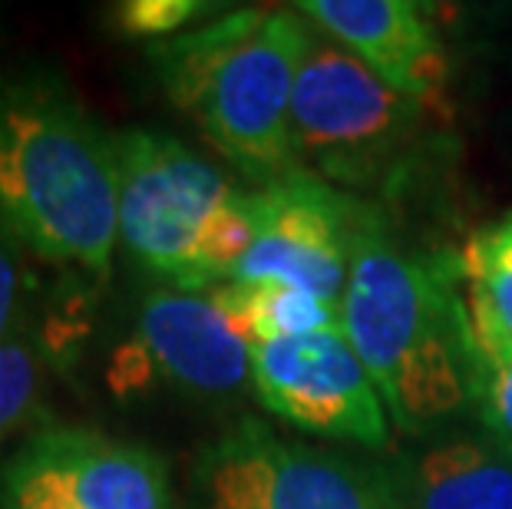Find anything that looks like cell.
Returning a JSON list of instances; mask_svg holds the SVG:
<instances>
[{"mask_svg":"<svg viewBox=\"0 0 512 509\" xmlns=\"http://www.w3.org/2000/svg\"><path fill=\"white\" fill-rule=\"evenodd\" d=\"M341 331L374 377L390 424L407 437H423L473 404L456 252H410L370 199L354 235Z\"/></svg>","mask_w":512,"mask_h":509,"instance_id":"6da1fadb","label":"cell"},{"mask_svg":"<svg viewBox=\"0 0 512 509\" xmlns=\"http://www.w3.org/2000/svg\"><path fill=\"white\" fill-rule=\"evenodd\" d=\"M0 229L43 262L110 278L119 245L116 133L43 67L0 77Z\"/></svg>","mask_w":512,"mask_h":509,"instance_id":"7a4b0ae2","label":"cell"},{"mask_svg":"<svg viewBox=\"0 0 512 509\" xmlns=\"http://www.w3.org/2000/svg\"><path fill=\"white\" fill-rule=\"evenodd\" d=\"M311 30L298 7H232L209 24L149 43L169 103L189 113L215 153L255 189L301 172L291 100Z\"/></svg>","mask_w":512,"mask_h":509,"instance_id":"3957f363","label":"cell"},{"mask_svg":"<svg viewBox=\"0 0 512 509\" xmlns=\"http://www.w3.org/2000/svg\"><path fill=\"white\" fill-rule=\"evenodd\" d=\"M119 245L179 291L232 281L252 248L248 192L159 129H119Z\"/></svg>","mask_w":512,"mask_h":509,"instance_id":"277c9868","label":"cell"},{"mask_svg":"<svg viewBox=\"0 0 512 509\" xmlns=\"http://www.w3.org/2000/svg\"><path fill=\"white\" fill-rule=\"evenodd\" d=\"M437 113L394 90L314 24L291 100L298 166L341 192L394 196L417 172Z\"/></svg>","mask_w":512,"mask_h":509,"instance_id":"5b68a950","label":"cell"},{"mask_svg":"<svg viewBox=\"0 0 512 509\" xmlns=\"http://www.w3.org/2000/svg\"><path fill=\"white\" fill-rule=\"evenodd\" d=\"M199 509H403L390 467L278 437L238 420L199 453Z\"/></svg>","mask_w":512,"mask_h":509,"instance_id":"8992f818","label":"cell"},{"mask_svg":"<svg viewBox=\"0 0 512 509\" xmlns=\"http://www.w3.org/2000/svg\"><path fill=\"white\" fill-rule=\"evenodd\" d=\"M252 334L222 301L219 288H156L139 305L133 331L106 364L116 397L172 391L195 400H228L252 381Z\"/></svg>","mask_w":512,"mask_h":509,"instance_id":"52a82bcc","label":"cell"},{"mask_svg":"<svg viewBox=\"0 0 512 509\" xmlns=\"http://www.w3.org/2000/svg\"><path fill=\"white\" fill-rule=\"evenodd\" d=\"M0 509H176V493L156 450L57 424L0 463Z\"/></svg>","mask_w":512,"mask_h":509,"instance_id":"ba28073f","label":"cell"},{"mask_svg":"<svg viewBox=\"0 0 512 509\" xmlns=\"http://www.w3.org/2000/svg\"><path fill=\"white\" fill-rule=\"evenodd\" d=\"M248 209L255 238L232 275L235 285H288L341 305L367 199L301 169L248 189Z\"/></svg>","mask_w":512,"mask_h":509,"instance_id":"9c48e42d","label":"cell"},{"mask_svg":"<svg viewBox=\"0 0 512 509\" xmlns=\"http://www.w3.org/2000/svg\"><path fill=\"white\" fill-rule=\"evenodd\" d=\"M252 387L268 414L304 433L351 440L364 450L390 443L384 397L344 331L258 341Z\"/></svg>","mask_w":512,"mask_h":509,"instance_id":"30bf717a","label":"cell"},{"mask_svg":"<svg viewBox=\"0 0 512 509\" xmlns=\"http://www.w3.org/2000/svg\"><path fill=\"white\" fill-rule=\"evenodd\" d=\"M298 10L394 90L450 116V57L433 17L413 0H304Z\"/></svg>","mask_w":512,"mask_h":509,"instance_id":"8fae6325","label":"cell"},{"mask_svg":"<svg viewBox=\"0 0 512 509\" xmlns=\"http://www.w3.org/2000/svg\"><path fill=\"white\" fill-rule=\"evenodd\" d=\"M387 467L403 509H512V453L489 433H453Z\"/></svg>","mask_w":512,"mask_h":509,"instance_id":"7c38bea8","label":"cell"},{"mask_svg":"<svg viewBox=\"0 0 512 509\" xmlns=\"http://www.w3.org/2000/svg\"><path fill=\"white\" fill-rule=\"evenodd\" d=\"M456 262L473 364L512 361V209L476 225Z\"/></svg>","mask_w":512,"mask_h":509,"instance_id":"4fadbf2b","label":"cell"},{"mask_svg":"<svg viewBox=\"0 0 512 509\" xmlns=\"http://www.w3.org/2000/svg\"><path fill=\"white\" fill-rule=\"evenodd\" d=\"M228 311L245 324L252 341L304 338V334L341 331V305L321 301L288 285H219Z\"/></svg>","mask_w":512,"mask_h":509,"instance_id":"5bb4252c","label":"cell"},{"mask_svg":"<svg viewBox=\"0 0 512 509\" xmlns=\"http://www.w3.org/2000/svg\"><path fill=\"white\" fill-rule=\"evenodd\" d=\"M225 10L209 0H129L113 10V20L126 37L159 43L185 34L189 27L195 30V24H209Z\"/></svg>","mask_w":512,"mask_h":509,"instance_id":"9a60e30c","label":"cell"},{"mask_svg":"<svg viewBox=\"0 0 512 509\" xmlns=\"http://www.w3.org/2000/svg\"><path fill=\"white\" fill-rule=\"evenodd\" d=\"M40 354L27 334H14L0 344V447L34 414L40 397Z\"/></svg>","mask_w":512,"mask_h":509,"instance_id":"2e32d148","label":"cell"},{"mask_svg":"<svg viewBox=\"0 0 512 509\" xmlns=\"http://www.w3.org/2000/svg\"><path fill=\"white\" fill-rule=\"evenodd\" d=\"M473 407L483 430L512 453V361L473 364Z\"/></svg>","mask_w":512,"mask_h":509,"instance_id":"e0dca14e","label":"cell"},{"mask_svg":"<svg viewBox=\"0 0 512 509\" xmlns=\"http://www.w3.org/2000/svg\"><path fill=\"white\" fill-rule=\"evenodd\" d=\"M20 285H24V272H20L17 242L0 229V344L17 334Z\"/></svg>","mask_w":512,"mask_h":509,"instance_id":"ac0fdd59","label":"cell"}]
</instances>
